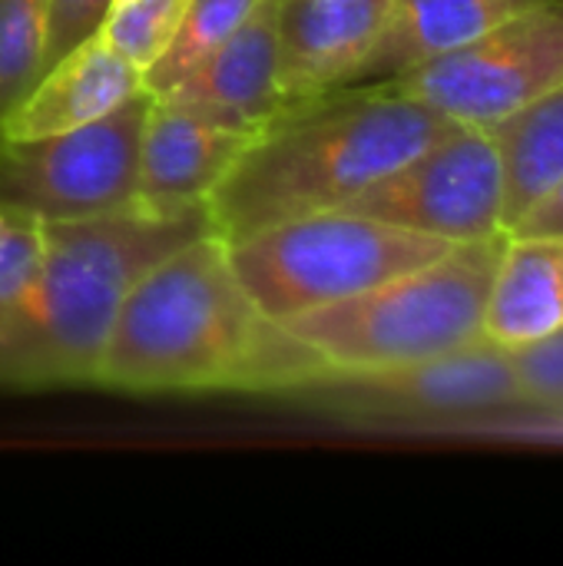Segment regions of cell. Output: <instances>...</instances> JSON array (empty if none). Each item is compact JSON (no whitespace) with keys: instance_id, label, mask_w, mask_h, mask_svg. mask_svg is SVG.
Listing matches in <instances>:
<instances>
[{"instance_id":"cell-1","label":"cell","mask_w":563,"mask_h":566,"mask_svg":"<svg viewBox=\"0 0 563 566\" xmlns=\"http://www.w3.org/2000/svg\"><path fill=\"white\" fill-rule=\"evenodd\" d=\"M332 368L289 328L256 312L226 242L206 232L126 292L96 385L116 391H246L285 398Z\"/></svg>"},{"instance_id":"cell-2","label":"cell","mask_w":563,"mask_h":566,"mask_svg":"<svg viewBox=\"0 0 563 566\" xmlns=\"http://www.w3.org/2000/svg\"><path fill=\"white\" fill-rule=\"evenodd\" d=\"M451 126L455 119L388 83L285 106L206 199L212 232L236 242L285 219L342 209Z\"/></svg>"},{"instance_id":"cell-3","label":"cell","mask_w":563,"mask_h":566,"mask_svg":"<svg viewBox=\"0 0 563 566\" xmlns=\"http://www.w3.org/2000/svg\"><path fill=\"white\" fill-rule=\"evenodd\" d=\"M212 232L206 206H139L43 222V252L27 292L0 312V385H96L100 358L133 282L173 249Z\"/></svg>"},{"instance_id":"cell-4","label":"cell","mask_w":563,"mask_h":566,"mask_svg":"<svg viewBox=\"0 0 563 566\" xmlns=\"http://www.w3.org/2000/svg\"><path fill=\"white\" fill-rule=\"evenodd\" d=\"M504 242L508 232L451 245L421 269L279 325L332 371H382L458 352L484 338L488 292Z\"/></svg>"},{"instance_id":"cell-5","label":"cell","mask_w":563,"mask_h":566,"mask_svg":"<svg viewBox=\"0 0 563 566\" xmlns=\"http://www.w3.org/2000/svg\"><path fill=\"white\" fill-rule=\"evenodd\" d=\"M451 249L445 239L398 229L348 209L309 212L226 242L229 265L269 322L362 295L395 275L421 269Z\"/></svg>"},{"instance_id":"cell-6","label":"cell","mask_w":563,"mask_h":566,"mask_svg":"<svg viewBox=\"0 0 563 566\" xmlns=\"http://www.w3.org/2000/svg\"><path fill=\"white\" fill-rule=\"evenodd\" d=\"M302 408L392 431H461L528 411L514 355L488 338L382 371H329L285 395Z\"/></svg>"},{"instance_id":"cell-7","label":"cell","mask_w":563,"mask_h":566,"mask_svg":"<svg viewBox=\"0 0 563 566\" xmlns=\"http://www.w3.org/2000/svg\"><path fill=\"white\" fill-rule=\"evenodd\" d=\"M153 99L143 90L80 129L40 139H0V202L40 222H73L129 209Z\"/></svg>"},{"instance_id":"cell-8","label":"cell","mask_w":563,"mask_h":566,"mask_svg":"<svg viewBox=\"0 0 563 566\" xmlns=\"http://www.w3.org/2000/svg\"><path fill=\"white\" fill-rule=\"evenodd\" d=\"M385 83L455 123L491 129L563 83V0H538Z\"/></svg>"},{"instance_id":"cell-9","label":"cell","mask_w":563,"mask_h":566,"mask_svg":"<svg viewBox=\"0 0 563 566\" xmlns=\"http://www.w3.org/2000/svg\"><path fill=\"white\" fill-rule=\"evenodd\" d=\"M342 209L451 245L504 232V163L491 129L455 123L441 139Z\"/></svg>"},{"instance_id":"cell-10","label":"cell","mask_w":563,"mask_h":566,"mask_svg":"<svg viewBox=\"0 0 563 566\" xmlns=\"http://www.w3.org/2000/svg\"><path fill=\"white\" fill-rule=\"evenodd\" d=\"M392 0H279V93L285 106L345 90L372 53Z\"/></svg>"},{"instance_id":"cell-11","label":"cell","mask_w":563,"mask_h":566,"mask_svg":"<svg viewBox=\"0 0 563 566\" xmlns=\"http://www.w3.org/2000/svg\"><path fill=\"white\" fill-rule=\"evenodd\" d=\"M275 66L279 0H259V7L229 40L219 43L159 99L219 126L259 133L285 109Z\"/></svg>"},{"instance_id":"cell-12","label":"cell","mask_w":563,"mask_h":566,"mask_svg":"<svg viewBox=\"0 0 563 566\" xmlns=\"http://www.w3.org/2000/svg\"><path fill=\"white\" fill-rule=\"evenodd\" d=\"M252 136L256 133L219 126L173 103L153 99L143 126L133 206L149 212L206 206Z\"/></svg>"},{"instance_id":"cell-13","label":"cell","mask_w":563,"mask_h":566,"mask_svg":"<svg viewBox=\"0 0 563 566\" xmlns=\"http://www.w3.org/2000/svg\"><path fill=\"white\" fill-rule=\"evenodd\" d=\"M143 90L146 76L93 33L40 73L23 99L0 119V139H40L80 129L110 116Z\"/></svg>"},{"instance_id":"cell-14","label":"cell","mask_w":563,"mask_h":566,"mask_svg":"<svg viewBox=\"0 0 563 566\" xmlns=\"http://www.w3.org/2000/svg\"><path fill=\"white\" fill-rule=\"evenodd\" d=\"M538 0H392L388 20L348 86L395 80L445 56Z\"/></svg>"},{"instance_id":"cell-15","label":"cell","mask_w":563,"mask_h":566,"mask_svg":"<svg viewBox=\"0 0 563 566\" xmlns=\"http://www.w3.org/2000/svg\"><path fill=\"white\" fill-rule=\"evenodd\" d=\"M563 328V235H508L488 292L484 338L518 352Z\"/></svg>"},{"instance_id":"cell-16","label":"cell","mask_w":563,"mask_h":566,"mask_svg":"<svg viewBox=\"0 0 563 566\" xmlns=\"http://www.w3.org/2000/svg\"><path fill=\"white\" fill-rule=\"evenodd\" d=\"M504 163V232L563 179V83L491 126Z\"/></svg>"},{"instance_id":"cell-17","label":"cell","mask_w":563,"mask_h":566,"mask_svg":"<svg viewBox=\"0 0 563 566\" xmlns=\"http://www.w3.org/2000/svg\"><path fill=\"white\" fill-rule=\"evenodd\" d=\"M256 7L259 0H189L169 50L146 73V90L156 99L166 96L196 63H202L219 43H226Z\"/></svg>"},{"instance_id":"cell-18","label":"cell","mask_w":563,"mask_h":566,"mask_svg":"<svg viewBox=\"0 0 563 566\" xmlns=\"http://www.w3.org/2000/svg\"><path fill=\"white\" fill-rule=\"evenodd\" d=\"M50 0H0V119L43 73Z\"/></svg>"},{"instance_id":"cell-19","label":"cell","mask_w":563,"mask_h":566,"mask_svg":"<svg viewBox=\"0 0 563 566\" xmlns=\"http://www.w3.org/2000/svg\"><path fill=\"white\" fill-rule=\"evenodd\" d=\"M186 3L189 0H116L100 27V36L146 76L169 50Z\"/></svg>"},{"instance_id":"cell-20","label":"cell","mask_w":563,"mask_h":566,"mask_svg":"<svg viewBox=\"0 0 563 566\" xmlns=\"http://www.w3.org/2000/svg\"><path fill=\"white\" fill-rule=\"evenodd\" d=\"M528 411L563 415V328L557 335L511 352Z\"/></svg>"},{"instance_id":"cell-21","label":"cell","mask_w":563,"mask_h":566,"mask_svg":"<svg viewBox=\"0 0 563 566\" xmlns=\"http://www.w3.org/2000/svg\"><path fill=\"white\" fill-rule=\"evenodd\" d=\"M113 0H50L46 3V46L43 70L56 63L66 50L100 33Z\"/></svg>"},{"instance_id":"cell-22","label":"cell","mask_w":563,"mask_h":566,"mask_svg":"<svg viewBox=\"0 0 563 566\" xmlns=\"http://www.w3.org/2000/svg\"><path fill=\"white\" fill-rule=\"evenodd\" d=\"M508 235H563V179L518 219Z\"/></svg>"},{"instance_id":"cell-23","label":"cell","mask_w":563,"mask_h":566,"mask_svg":"<svg viewBox=\"0 0 563 566\" xmlns=\"http://www.w3.org/2000/svg\"><path fill=\"white\" fill-rule=\"evenodd\" d=\"M3 219H7V206L0 202V226H3Z\"/></svg>"},{"instance_id":"cell-24","label":"cell","mask_w":563,"mask_h":566,"mask_svg":"<svg viewBox=\"0 0 563 566\" xmlns=\"http://www.w3.org/2000/svg\"><path fill=\"white\" fill-rule=\"evenodd\" d=\"M113 3H116V0H113Z\"/></svg>"}]
</instances>
